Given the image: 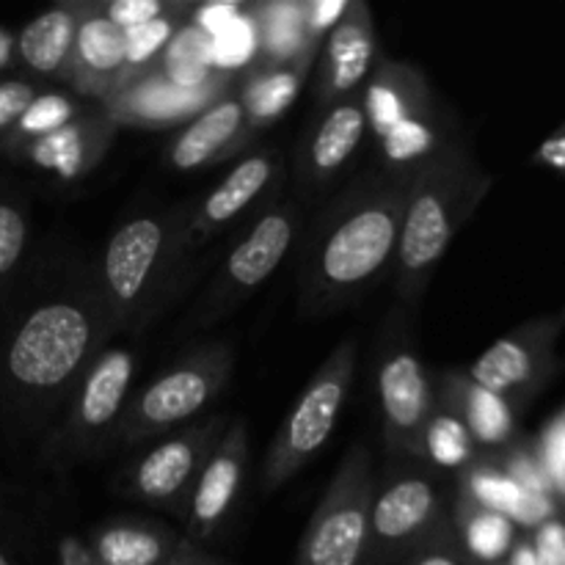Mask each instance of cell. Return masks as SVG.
<instances>
[{
  "mask_svg": "<svg viewBox=\"0 0 565 565\" xmlns=\"http://www.w3.org/2000/svg\"><path fill=\"white\" fill-rule=\"evenodd\" d=\"M491 185L494 177L480 169L472 149L461 138L414 171L392 265L397 303L417 309L447 248L472 218Z\"/></svg>",
  "mask_w": 565,
  "mask_h": 565,
  "instance_id": "cell-3",
  "label": "cell"
},
{
  "mask_svg": "<svg viewBox=\"0 0 565 565\" xmlns=\"http://www.w3.org/2000/svg\"><path fill=\"white\" fill-rule=\"evenodd\" d=\"M99 11L108 22H114L121 31H130V28L147 25V22L160 20V17L171 14V11L180 9L182 3L174 0H97Z\"/></svg>",
  "mask_w": 565,
  "mask_h": 565,
  "instance_id": "cell-33",
  "label": "cell"
},
{
  "mask_svg": "<svg viewBox=\"0 0 565 565\" xmlns=\"http://www.w3.org/2000/svg\"><path fill=\"white\" fill-rule=\"evenodd\" d=\"M182 204L141 213L114 230L97 263L114 334H141L180 281L188 257L180 248Z\"/></svg>",
  "mask_w": 565,
  "mask_h": 565,
  "instance_id": "cell-4",
  "label": "cell"
},
{
  "mask_svg": "<svg viewBox=\"0 0 565 565\" xmlns=\"http://www.w3.org/2000/svg\"><path fill=\"white\" fill-rule=\"evenodd\" d=\"M285 185L287 154L279 147H259L243 154L207 193H202L196 202L182 204V254L191 259L199 248L210 246L226 230L243 226L274 199H279Z\"/></svg>",
  "mask_w": 565,
  "mask_h": 565,
  "instance_id": "cell-13",
  "label": "cell"
},
{
  "mask_svg": "<svg viewBox=\"0 0 565 565\" xmlns=\"http://www.w3.org/2000/svg\"><path fill=\"white\" fill-rule=\"evenodd\" d=\"M163 565H232V563L221 561V557L210 555V552L202 550V546H193L185 541V544L177 550V555L169 557Z\"/></svg>",
  "mask_w": 565,
  "mask_h": 565,
  "instance_id": "cell-40",
  "label": "cell"
},
{
  "mask_svg": "<svg viewBox=\"0 0 565 565\" xmlns=\"http://www.w3.org/2000/svg\"><path fill=\"white\" fill-rule=\"evenodd\" d=\"M248 6L252 3H204L191 11L188 22L196 25L202 33H207L210 39H215L218 33H224L226 28L235 25L241 17H246Z\"/></svg>",
  "mask_w": 565,
  "mask_h": 565,
  "instance_id": "cell-38",
  "label": "cell"
},
{
  "mask_svg": "<svg viewBox=\"0 0 565 565\" xmlns=\"http://www.w3.org/2000/svg\"><path fill=\"white\" fill-rule=\"evenodd\" d=\"M450 522L458 535L463 555L472 565L505 563L513 544L519 541V527L513 519L489 508L475 505L467 497L456 494L450 502Z\"/></svg>",
  "mask_w": 565,
  "mask_h": 565,
  "instance_id": "cell-27",
  "label": "cell"
},
{
  "mask_svg": "<svg viewBox=\"0 0 565 565\" xmlns=\"http://www.w3.org/2000/svg\"><path fill=\"white\" fill-rule=\"evenodd\" d=\"M381 436L390 458L417 456L419 436L436 408V384L414 334V309L397 303L384 318L373 348Z\"/></svg>",
  "mask_w": 565,
  "mask_h": 565,
  "instance_id": "cell-8",
  "label": "cell"
},
{
  "mask_svg": "<svg viewBox=\"0 0 565 565\" xmlns=\"http://www.w3.org/2000/svg\"><path fill=\"white\" fill-rule=\"evenodd\" d=\"M64 83L75 97L97 99L99 105L127 86V33L105 20L97 0L83 6Z\"/></svg>",
  "mask_w": 565,
  "mask_h": 565,
  "instance_id": "cell-20",
  "label": "cell"
},
{
  "mask_svg": "<svg viewBox=\"0 0 565 565\" xmlns=\"http://www.w3.org/2000/svg\"><path fill=\"white\" fill-rule=\"evenodd\" d=\"M232 88H235V75H230V72H218L213 81L199 88H182L160 72H147V75L127 83L119 94L105 99L99 108L119 127L171 130L177 125H188L193 116L218 103Z\"/></svg>",
  "mask_w": 565,
  "mask_h": 565,
  "instance_id": "cell-17",
  "label": "cell"
},
{
  "mask_svg": "<svg viewBox=\"0 0 565 565\" xmlns=\"http://www.w3.org/2000/svg\"><path fill=\"white\" fill-rule=\"evenodd\" d=\"M351 0H303V22H307V39L312 44H323L331 28L345 17Z\"/></svg>",
  "mask_w": 565,
  "mask_h": 565,
  "instance_id": "cell-37",
  "label": "cell"
},
{
  "mask_svg": "<svg viewBox=\"0 0 565 565\" xmlns=\"http://www.w3.org/2000/svg\"><path fill=\"white\" fill-rule=\"evenodd\" d=\"M11 53H14V42L6 33H0V70L11 64Z\"/></svg>",
  "mask_w": 565,
  "mask_h": 565,
  "instance_id": "cell-42",
  "label": "cell"
},
{
  "mask_svg": "<svg viewBox=\"0 0 565 565\" xmlns=\"http://www.w3.org/2000/svg\"><path fill=\"white\" fill-rule=\"evenodd\" d=\"M367 136L370 125L362 92L320 108L296 149V169L292 171H296L298 202L301 196L312 199L334 185L353 163Z\"/></svg>",
  "mask_w": 565,
  "mask_h": 565,
  "instance_id": "cell-16",
  "label": "cell"
},
{
  "mask_svg": "<svg viewBox=\"0 0 565 565\" xmlns=\"http://www.w3.org/2000/svg\"><path fill=\"white\" fill-rule=\"evenodd\" d=\"M138 356L127 345H108L72 392L61 417L42 439V461L55 472L103 458L114 450L132 397Z\"/></svg>",
  "mask_w": 565,
  "mask_h": 565,
  "instance_id": "cell-6",
  "label": "cell"
},
{
  "mask_svg": "<svg viewBox=\"0 0 565 565\" xmlns=\"http://www.w3.org/2000/svg\"><path fill=\"white\" fill-rule=\"evenodd\" d=\"M0 516H3V500H0Z\"/></svg>",
  "mask_w": 565,
  "mask_h": 565,
  "instance_id": "cell-44",
  "label": "cell"
},
{
  "mask_svg": "<svg viewBox=\"0 0 565 565\" xmlns=\"http://www.w3.org/2000/svg\"><path fill=\"white\" fill-rule=\"evenodd\" d=\"M318 55H303L296 61H281V64H248L246 77L237 86L243 114H246L248 141H257L263 130L281 119L290 110L301 94L303 81L315 66Z\"/></svg>",
  "mask_w": 565,
  "mask_h": 565,
  "instance_id": "cell-24",
  "label": "cell"
},
{
  "mask_svg": "<svg viewBox=\"0 0 565 565\" xmlns=\"http://www.w3.org/2000/svg\"><path fill=\"white\" fill-rule=\"evenodd\" d=\"M436 403L461 419L480 456H502L519 441V412L500 395L475 384L467 370H445L436 379Z\"/></svg>",
  "mask_w": 565,
  "mask_h": 565,
  "instance_id": "cell-22",
  "label": "cell"
},
{
  "mask_svg": "<svg viewBox=\"0 0 565 565\" xmlns=\"http://www.w3.org/2000/svg\"><path fill=\"white\" fill-rule=\"evenodd\" d=\"M235 359L230 340H210L182 353L130 397L114 450H136L202 419L230 384Z\"/></svg>",
  "mask_w": 565,
  "mask_h": 565,
  "instance_id": "cell-5",
  "label": "cell"
},
{
  "mask_svg": "<svg viewBox=\"0 0 565 565\" xmlns=\"http://www.w3.org/2000/svg\"><path fill=\"white\" fill-rule=\"evenodd\" d=\"M252 22L257 31V58L254 64H281L303 55H318V44L307 39L303 0H274L252 3Z\"/></svg>",
  "mask_w": 565,
  "mask_h": 565,
  "instance_id": "cell-28",
  "label": "cell"
},
{
  "mask_svg": "<svg viewBox=\"0 0 565 565\" xmlns=\"http://www.w3.org/2000/svg\"><path fill=\"white\" fill-rule=\"evenodd\" d=\"M412 174L373 169L351 182L309 232L298 274L303 318H326L367 296L395 265Z\"/></svg>",
  "mask_w": 565,
  "mask_h": 565,
  "instance_id": "cell-2",
  "label": "cell"
},
{
  "mask_svg": "<svg viewBox=\"0 0 565 565\" xmlns=\"http://www.w3.org/2000/svg\"><path fill=\"white\" fill-rule=\"evenodd\" d=\"M379 61L373 11L362 0H351L345 17L331 28L315 58V105L326 108L362 92Z\"/></svg>",
  "mask_w": 565,
  "mask_h": 565,
  "instance_id": "cell-18",
  "label": "cell"
},
{
  "mask_svg": "<svg viewBox=\"0 0 565 565\" xmlns=\"http://www.w3.org/2000/svg\"><path fill=\"white\" fill-rule=\"evenodd\" d=\"M450 519L447 489L417 458H390L375 478L364 565H401Z\"/></svg>",
  "mask_w": 565,
  "mask_h": 565,
  "instance_id": "cell-10",
  "label": "cell"
},
{
  "mask_svg": "<svg viewBox=\"0 0 565 565\" xmlns=\"http://www.w3.org/2000/svg\"><path fill=\"white\" fill-rule=\"evenodd\" d=\"M97 263L53 252L25 268L0 312V423L17 441L44 439L114 340Z\"/></svg>",
  "mask_w": 565,
  "mask_h": 565,
  "instance_id": "cell-1",
  "label": "cell"
},
{
  "mask_svg": "<svg viewBox=\"0 0 565 565\" xmlns=\"http://www.w3.org/2000/svg\"><path fill=\"white\" fill-rule=\"evenodd\" d=\"M0 565H14V563H11V557H9V555H6V552H3V550H0Z\"/></svg>",
  "mask_w": 565,
  "mask_h": 565,
  "instance_id": "cell-43",
  "label": "cell"
},
{
  "mask_svg": "<svg viewBox=\"0 0 565 565\" xmlns=\"http://www.w3.org/2000/svg\"><path fill=\"white\" fill-rule=\"evenodd\" d=\"M298 230H301V202L285 193L248 218L241 226L237 241L221 259L213 281L193 307L188 326L196 331L213 329L235 309H241L285 263L290 248L296 246Z\"/></svg>",
  "mask_w": 565,
  "mask_h": 565,
  "instance_id": "cell-9",
  "label": "cell"
},
{
  "mask_svg": "<svg viewBox=\"0 0 565 565\" xmlns=\"http://www.w3.org/2000/svg\"><path fill=\"white\" fill-rule=\"evenodd\" d=\"M505 565H539V563H535L533 546H530L527 535H519V541L513 544V550H511V555H508Z\"/></svg>",
  "mask_w": 565,
  "mask_h": 565,
  "instance_id": "cell-41",
  "label": "cell"
},
{
  "mask_svg": "<svg viewBox=\"0 0 565 565\" xmlns=\"http://www.w3.org/2000/svg\"><path fill=\"white\" fill-rule=\"evenodd\" d=\"M401 565H472L463 555L452 522L447 519L419 550H414Z\"/></svg>",
  "mask_w": 565,
  "mask_h": 565,
  "instance_id": "cell-34",
  "label": "cell"
},
{
  "mask_svg": "<svg viewBox=\"0 0 565 565\" xmlns=\"http://www.w3.org/2000/svg\"><path fill=\"white\" fill-rule=\"evenodd\" d=\"M533 163L565 174V121L541 141V147L533 152Z\"/></svg>",
  "mask_w": 565,
  "mask_h": 565,
  "instance_id": "cell-39",
  "label": "cell"
},
{
  "mask_svg": "<svg viewBox=\"0 0 565 565\" xmlns=\"http://www.w3.org/2000/svg\"><path fill=\"white\" fill-rule=\"evenodd\" d=\"M119 130L121 127L110 116H105V110L97 105L61 130L22 143L14 152H9V158L44 171V174H53L58 182H81L97 171V166L114 147Z\"/></svg>",
  "mask_w": 565,
  "mask_h": 565,
  "instance_id": "cell-19",
  "label": "cell"
},
{
  "mask_svg": "<svg viewBox=\"0 0 565 565\" xmlns=\"http://www.w3.org/2000/svg\"><path fill=\"white\" fill-rule=\"evenodd\" d=\"M31 248V207L25 193L17 188H0V312L28 268Z\"/></svg>",
  "mask_w": 565,
  "mask_h": 565,
  "instance_id": "cell-29",
  "label": "cell"
},
{
  "mask_svg": "<svg viewBox=\"0 0 565 565\" xmlns=\"http://www.w3.org/2000/svg\"><path fill=\"white\" fill-rule=\"evenodd\" d=\"M494 565H505V563H494Z\"/></svg>",
  "mask_w": 565,
  "mask_h": 565,
  "instance_id": "cell-45",
  "label": "cell"
},
{
  "mask_svg": "<svg viewBox=\"0 0 565 565\" xmlns=\"http://www.w3.org/2000/svg\"><path fill=\"white\" fill-rule=\"evenodd\" d=\"M362 103L375 141L403 121L417 119V116L439 108L423 70L408 64V61L392 58H381L375 64L373 75L362 88Z\"/></svg>",
  "mask_w": 565,
  "mask_h": 565,
  "instance_id": "cell-23",
  "label": "cell"
},
{
  "mask_svg": "<svg viewBox=\"0 0 565 565\" xmlns=\"http://www.w3.org/2000/svg\"><path fill=\"white\" fill-rule=\"evenodd\" d=\"M478 456L480 450L475 447L472 436L463 428L461 419L436 403L434 414H430L428 425L419 436L414 458L434 472H463Z\"/></svg>",
  "mask_w": 565,
  "mask_h": 565,
  "instance_id": "cell-30",
  "label": "cell"
},
{
  "mask_svg": "<svg viewBox=\"0 0 565 565\" xmlns=\"http://www.w3.org/2000/svg\"><path fill=\"white\" fill-rule=\"evenodd\" d=\"M565 329V307L561 312L533 318L516 326L505 337L486 348L467 370L475 384L511 403L516 412L533 403V397L555 379L557 340Z\"/></svg>",
  "mask_w": 565,
  "mask_h": 565,
  "instance_id": "cell-14",
  "label": "cell"
},
{
  "mask_svg": "<svg viewBox=\"0 0 565 565\" xmlns=\"http://www.w3.org/2000/svg\"><path fill=\"white\" fill-rule=\"evenodd\" d=\"M182 544V533L169 524L136 516L108 519L88 535V550L99 565H163Z\"/></svg>",
  "mask_w": 565,
  "mask_h": 565,
  "instance_id": "cell-25",
  "label": "cell"
},
{
  "mask_svg": "<svg viewBox=\"0 0 565 565\" xmlns=\"http://www.w3.org/2000/svg\"><path fill=\"white\" fill-rule=\"evenodd\" d=\"M356 364L359 340L345 337L307 381L265 452L263 472H259V486H263L265 497L285 489L329 445L342 408L351 397Z\"/></svg>",
  "mask_w": 565,
  "mask_h": 565,
  "instance_id": "cell-7",
  "label": "cell"
},
{
  "mask_svg": "<svg viewBox=\"0 0 565 565\" xmlns=\"http://www.w3.org/2000/svg\"><path fill=\"white\" fill-rule=\"evenodd\" d=\"M248 147L252 141L246 132V114H243L235 86L171 136L163 149V160L169 169L188 174V171H202L221 160L235 158Z\"/></svg>",
  "mask_w": 565,
  "mask_h": 565,
  "instance_id": "cell-21",
  "label": "cell"
},
{
  "mask_svg": "<svg viewBox=\"0 0 565 565\" xmlns=\"http://www.w3.org/2000/svg\"><path fill=\"white\" fill-rule=\"evenodd\" d=\"M92 105L83 103L81 97H72V94L64 92H39L36 99L28 105L25 114L20 116L14 127H11L9 136L0 141V152H14L22 143H31L36 138L50 136V132L61 130L70 121L81 119Z\"/></svg>",
  "mask_w": 565,
  "mask_h": 565,
  "instance_id": "cell-31",
  "label": "cell"
},
{
  "mask_svg": "<svg viewBox=\"0 0 565 565\" xmlns=\"http://www.w3.org/2000/svg\"><path fill=\"white\" fill-rule=\"evenodd\" d=\"M191 11H193L191 6L182 3L180 9L160 17V20L125 31L127 33V83L147 75V72H152L154 66H158V61L163 58V53L169 50V44L174 42L180 28L188 22V14H191Z\"/></svg>",
  "mask_w": 565,
  "mask_h": 565,
  "instance_id": "cell-32",
  "label": "cell"
},
{
  "mask_svg": "<svg viewBox=\"0 0 565 565\" xmlns=\"http://www.w3.org/2000/svg\"><path fill=\"white\" fill-rule=\"evenodd\" d=\"M86 0H70L33 17L14 39V55L31 75L64 83Z\"/></svg>",
  "mask_w": 565,
  "mask_h": 565,
  "instance_id": "cell-26",
  "label": "cell"
},
{
  "mask_svg": "<svg viewBox=\"0 0 565 565\" xmlns=\"http://www.w3.org/2000/svg\"><path fill=\"white\" fill-rule=\"evenodd\" d=\"M539 565H565V513L544 519L527 533Z\"/></svg>",
  "mask_w": 565,
  "mask_h": 565,
  "instance_id": "cell-35",
  "label": "cell"
},
{
  "mask_svg": "<svg viewBox=\"0 0 565 565\" xmlns=\"http://www.w3.org/2000/svg\"><path fill=\"white\" fill-rule=\"evenodd\" d=\"M39 86L31 81H14V77H0V141L11 132V127L20 121L28 105L36 99Z\"/></svg>",
  "mask_w": 565,
  "mask_h": 565,
  "instance_id": "cell-36",
  "label": "cell"
},
{
  "mask_svg": "<svg viewBox=\"0 0 565 565\" xmlns=\"http://www.w3.org/2000/svg\"><path fill=\"white\" fill-rule=\"evenodd\" d=\"M230 419L226 414H204L196 423L143 445V450L116 475L114 491L138 505L171 513L180 522L193 483Z\"/></svg>",
  "mask_w": 565,
  "mask_h": 565,
  "instance_id": "cell-12",
  "label": "cell"
},
{
  "mask_svg": "<svg viewBox=\"0 0 565 565\" xmlns=\"http://www.w3.org/2000/svg\"><path fill=\"white\" fill-rule=\"evenodd\" d=\"M248 463H252L248 423L243 417H232L221 441L204 461L180 519L182 539L188 544H213L230 527L246 491Z\"/></svg>",
  "mask_w": 565,
  "mask_h": 565,
  "instance_id": "cell-15",
  "label": "cell"
},
{
  "mask_svg": "<svg viewBox=\"0 0 565 565\" xmlns=\"http://www.w3.org/2000/svg\"><path fill=\"white\" fill-rule=\"evenodd\" d=\"M373 456L356 441L342 456L326 486L292 565H364L370 552V505H373Z\"/></svg>",
  "mask_w": 565,
  "mask_h": 565,
  "instance_id": "cell-11",
  "label": "cell"
}]
</instances>
